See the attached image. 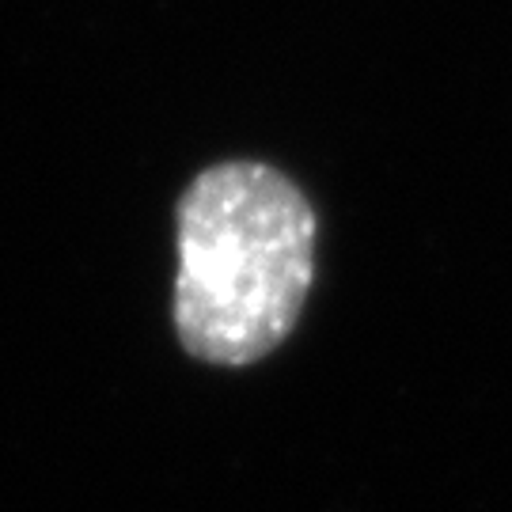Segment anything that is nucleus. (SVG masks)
<instances>
[{
  "instance_id": "obj_1",
  "label": "nucleus",
  "mask_w": 512,
  "mask_h": 512,
  "mask_svg": "<svg viewBox=\"0 0 512 512\" xmlns=\"http://www.w3.org/2000/svg\"><path fill=\"white\" fill-rule=\"evenodd\" d=\"M319 217L270 164L224 160L194 175L175 205L171 319L194 361L243 368L270 357L315 281Z\"/></svg>"
}]
</instances>
